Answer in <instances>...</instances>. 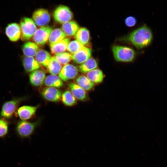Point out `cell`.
<instances>
[{
	"instance_id": "cell-1",
	"label": "cell",
	"mask_w": 167,
	"mask_h": 167,
	"mask_svg": "<svg viewBox=\"0 0 167 167\" xmlns=\"http://www.w3.org/2000/svg\"><path fill=\"white\" fill-rule=\"evenodd\" d=\"M152 39L151 29L144 25L133 31L122 40L130 43L137 48L141 49L149 45Z\"/></svg>"
},
{
	"instance_id": "cell-2",
	"label": "cell",
	"mask_w": 167,
	"mask_h": 167,
	"mask_svg": "<svg viewBox=\"0 0 167 167\" xmlns=\"http://www.w3.org/2000/svg\"><path fill=\"white\" fill-rule=\"evenodd\" d=\"M112 50L115 59L120 62H132L136 55L133 49L127 46L114 45L112 47Z\"/></svg>"
},
{
	"instance_id": "cell-3",
	"label": "cell",
	"mask_w": 167,
	"mask_h": 167,
	"mask_svg": "<svg viewBox=\"0 0 167 167\" xmlns=\"http://www.w3.org/2000/svg\"><path fill=\"white\" fill-rule=\"evenodd\" d=\"M39 124V121L30 122L25 120L19 121L15 126L16 133L21 139L30 138Z\"/></svg>"
},
{
	"instance_id": "cell-4",
	"label": "cell",
	"mask_w": 167,
	"mask_h": 167,
	"mask_svg": "<svg viewBox=\"0 0 167 167\" xmlns=\"http://www.w3.org/2000/svg\"><path fill=\"white\" fill-rule=\"evenodd\" d=\"M24 99L22 97L15 98L4 102L1 107L0 117L8 120L11 118L15 114L19 105Z\"/></svg>"
},
{
	"instance_id": "cell-5",
	"label": "cell",
	"mask_w": 167,
	"mask_h": 167,
	"mask_svg": "<svg viewBox=\"0 0 167 167\" xmlns=\"http://www.w3.org/2000/svg\"><path fill=\"white\" fill-rule=\"evenodd\" d=\"M20 26L21 38L24 41H28L33 37L37 29L36 25L33 19L28 17H24L21 19Z\"/></svg>"
},
{
	"instance_id": "cell-6",
	"label": "cell",
	"mask_w": 167,
	"mask_h": 167,
	"mask_svg": "<svg viewBox=\"0 0 167 167\" xmlns=\"http://www.w3.org/2000/svg\"><path fill=\"white\" fill-rule=\"evenodd\" d=\"M73 16V13L70 8L64 5H60L57 7L53 14L55 20L61 24L71 21Z\"/></svg>"
},
{
	"instance_id": "cell-7",
	"label": "cell",
	"mask_w": 167,
	"mask_h": 167,
	"mask_svg": "<svg viewBox=\"0 0 167 167\" xmlns=\"http://www.w3.org/2000/svg\"><path fill=\"white\" fill-rule=\"evenodd\" d=\"M52 28L49 26L40 27L37 29L32 39L34 43L37 45H43L49 40V35Z\"/></svg>"
},
{
	"instance_id": "cell-8",
	"label": "cell",
	"mask_w": 167,
	"mask_h": 167,
	"mask_svg": "<svg viewBox=\"0 0 167 167\" xmlns=\"http://www.w3.org/2000/svg\"><path fill=\"white\" fill-rule=\"evenodd\" d=\"M32 19L36 25L41 27L46 26L50 20V15L47 10L41 8L35 11L32 15Z\"/></svg>"
},
{
	"instance_id": "cell-9",
	"label": "cell",
	"mask_w": 167,
	"mask_h": 167,
	"mask_svg": "<svg viewBox=\"0 0 167 167\" xmlns=\"http://www.w3.org/2000/svg\"><path fill=\"white\" fill-rule=\"evenodd\" d=\"M62 94L59 89L52 87L45 88L41 91V95L44 99L52 102H59L61 99Z\"/></svg>"
},
{
	"instance_id": "cell-10",
	"label": "cell",
	"mask_w": 167,
	"mask_h": 167,
	"mask_svg": "<svg viewBox=\"0 0 167 167\" xmlns=\"http://www.w3.org/2000/svg\"><path fill=\"white\" fill-rule=\"evenodd\" d=\"M79 69L75 65L67 64L62 67L59 74V77L64 81L73 79L77 76Z\"/></svg>"
},
{
	"instance_id": "cell-11",
	"label": "cell",
	"mask_w": 167,
	"mask_h": 167,
	"mask_svg": "<svg viewBox=\"0 0 167 167\" xmlns=\"http://www.w3.org/2000/svg\"><path fill=\"white\" fill-rule=\"evenodd\" d=\"M5 33L11 41L13 42L17 41L21 36L20 25L16 23L8 24L5 28Z\"/></svg>"
},
{
	"instance_id": "cell-12",
	"label": "cell",
	"mask_w": 167,
	"mask_h": 167,
	"mask_svg": "<svg viewBox=\"0 0 167 167\" xmlns=\"http://www.w3.org/2000/svg\"><path fill=\"white\" fill-rule=\"evenodd\" d=\"M38 107V106L23 105L17 109L16 113L19 118L22 120L26 121L33 117Z\"/></svg>"
},
{
	"instance_id": "cell-13",
	"label": "cell",
	"mask_w": 167,
	"mask_h": 167,
	"mask_svg": "<svg viewBox=\"0 0 167 167\" xmlns=\"http://www.w3.org/2000/svg\"><path fill=\"white\" fill-rule=\"evenodd\" d=\"M68 86L70 91L76 99L84 101L88 99L89 97L87 91L75 83L71 82L69 83Z\"/></svg>"
},
{
	"instance_id": "cell-14",
	"label": "cell",
	"mask_w": 167,
	"mask_h": 167,
	"mask_svg": "<svg viewBox=\"0 0 167 167\" xmlns=\"http://www.w3.org/2000/svg\"><path fill=\"white\" fill-rule=\"evenodd\" d=\"M92 51L88 47H84L79 51L72 55V59L78 64H82L91 58Z\"/></svg>"
},
{
	"instance_id": "cell-15",
	"label": "cell",
	"mask_w": 167,
	"mask_h": 167,
	"mask_svg": "<svg viewBox=\"0 0 167 167\" xmlns=\"http://www.w3.org/2000/svg\"><path fill=\"white\" fill-rule=\"evenodd\" d=\"M45 78V72L41 69H38L31 72L29 76L30 83L36 87L42 85Z\"/></svg>"
},
{
	"instance_id": "cell-16",
	"label": "cell",
	"mask_w": 167,
	"mask_h": 167,
	"mask_svg": "<svg viewBox=\"0 0 167 167\" xmlns=\"http://www.w3.org/2000/svg\"><path fill=\"white\" fill-rule=\"evenodd\" d=\"M22 62L24 69L27 72H32L40 67V65L33 57L25 56Z\"/></svg>"
},
{
	"instance_id": "cell-17",
	"label": "cell",
	"mask_w": 167,
	"mask_h": 167,
	"mask_svg": "<svg viewBox=\"0 0 167 167\" xmlns=\"http://www.w3.org/2000/svg\"><path fill=\"white\" fill-rule=\"evenodd\" d=\"M79 28L78 24L74 20H71L62 24L61 27L66 35L68 36L75 35Z\"/></svg>"
},
{
	"instance_id": "cell-18",
	"label": "cell",
	"mask_w": 167,
	"mask_h": 167,
	"mask_svg": "<svg viewBox=\"0 0 167 167\" xmlns=\"http://www.w3.org/2000/svg\"><path fill=\"white\" fill-rule=\"evenodd\" d=\"M77 41L83 45H87L90 40V33L89 30L85 27L79 28L75 35Z\"/></svg>"
},
{
	"instance_id": "cell-19",
	"label": "cell",
	"mask_w": 167,
	"mask_h": 167,
	"mask_svg": "<svg viewBox=\"0 0 167 167\" xmlns=\"http://www.w3.org/2000/svg\"><path fill=\"white\" fill-rule=\"evenodd\" d=\"M75 83L86 91H90L94 89L95 84L84 75H80L76 78Z\"/></svg>"
},
{
	"instance_id": "cell-20",
	"label": "cell",
	"mask_w": 167,
	"mask_h": 167,
	"mask_svg": "<svg viewBox=\"0 0 167 167\" xmlns=\"http://www.w3.org/2000/svg\"><path fill=\"white\" fill-rule=\"evenodd\" d=\"M66 36L65 33L61 28H56L52 30L48 40L50 45L61 41L65 39Z\"/></svg>"
},
{
	"instance_id": "cell-21",
	"label": "cell",
	"mask_w": 167,
	"mask_h": 167,
	"mask_svg": "<svg viewBox=\"0 0 167 167\" xmlns=\"http://www.w3.org/2000/svg\"><path fill=\"white\" fill-rule=\"evenodd\" d=\"M98 63L95 58H91L80 64L79 66V70L83 74H87L89 71L97 68Z\"/></svg>"
},
{
	"instance_id": "cell-22",
	"label": "cell",
	"mask_w": 167,
	"mask_h": 167,
	"mask_svg": "<svg viewBox=\"0 0 167 167\" xmlns=\"http://www.w3.org/2000/svg\"><path fill=\"white\" fill-rule=\"evenodd\" d=\"M51 57L49 52L43 49H40L36 55L35 58L40 65L47 67Z\"/></svg>"
},
{
	"instance_id": "cell-23",
	"label": "cell",
	"mask_w": 167,
	"mask_h": 167,
	"mask_svg": "<svg viewBox=\"0 0 167 167\" xmlns=\"http://www.w3.org/2000/svg\"><path fill=\"white\" fill-rule=\"evenodd\" d=\"M39 47L34 42L28 41L24 44L22 50L25 56L33 57L35 56L39 50Z\"/></svg>"
},
{
	"instance_id": "cell-24",
	"label": "cell",
	"mask_w": 167,
	"mask_h": 167,
	"mask_svg": "<svg viewBox=\"0 0 167 167\" xmlns=\"http://www.w3.org/2000/svg\"><path fill=\"white\" fill-rule=\"evenodd\" d=\"M86 74L88 79L95 84L102 83L105 77L103 71L98 68L93 70Z\"/></svg>"
},
{
	"instance_id": "cell-25",
	"label": "cell",
	"mask_w": 167,
	"mask_h": 167,
	"mask_svg": "<svg viewBox=\"0 0 167 167\" xmlns=\"http://www.w3.org/2000/svg\"><path fill=\"white\" fill-rule=\"evenodd\" d=\"M70 42V39L68 38H66L58 43L50 45V47L51 53L55 55L65 52L67 49L68 45Z\"/></svg>"
},
{
	"instance_id": "cell-26",
	"label": "cell",
	"mask_w": 167,
	"mask_h": 167,
	"mask_svg": "<svg viewBox=\"0 0 167 167\" xmlns=\"http://www.w3.org/2000/svg\"><path fill=\"white\" fill-rule=\"evenodd\" d=\"M44 84L48 87L59 88L62 87L64 83L62 80L56 75H50L45 78Z\"/></svg>"
},
{
	"instance_id": "cell-27",
	"label": "cell",
	"mask_w": 167,
	"mask_h": 167,
	"mask_svg": "<svg viewBox=\"0 0 167 167\" xmlns=\"http://www.w3.org/2000/svg\"><path fill=\"white\" fill-rule=\"evenodd\" d=\"M46 67L48 72L51 75H54L59 74L62 68L61 64L58 61L54 56L51 57Z\"/></svg>"
},
{
	"instance_id": "cell-28",
	"label": "cell",
	"mask_w": 167,
	"mask_h": 167,
	"mask_svg": "<svg viewBox=\"0 0 167 167\" xmlns=\"http://www.w3.org/2000/svg\"><path fill=\"white\" fill-rule=\"evenodd\" d=\"M61 99L63 103L67 106H74L77 103L76 99L69 90H66L63 92Z\"/></svg>"
},
{
	"instance_id": "cell-29",
	"label": "cell",
	"mask_w": 167,
	"mask_h": 167,
	"mask_svg": "<svg viewBox=\"0 0 167 167\" xmlns=\"http://www.w3.org/2000/svg\"><path fill=\"white\" fill-rule=\"evenodd\" d=\"M54 57L61 65H64L67 64L72 60V55L67 52L56 54Z\"/></svg>"
},
{
	"instance_id": "cell-30",
	"label": "cell",
	"mask_w": 167,
	"mask_h": 167,
	"mask_svg": "<svg viewBox=\"0 0 167 167\" xmlns=\"http://www.w3.org/2000/svg\"><path fill=\"white\" fill-rule=\"evenodd\" d=\"M9 124L8 120L0 117V138H4L8 134Z\"/></svg>"
},
{
	"instance_id": "cell-31",
	"label": "cell",
	"mask_w": 167,
	"mask_h": 167,
	"mask_svg": "<svg viewBox=\"0 0 167 167\" xmlns=\"http://www.w3.org/2000/svg\"><path fill=\"white\" fill-rule=\"evenodd\" d=\"M84 47V45L77 40H73L69 43L67 50L73 54L79 51Z\"/></svg>"
},
{
	"instance_id": "cell-32",
	"label": "cell",
	"mask_w": 167,
	"mask_h": 167,
	"mask_svg": "<svg viewBox=\"0 0 167 167\" xmlns=\"http://www.w3.org/2000/svg\"><path fill=\"white\" fill-rule=\"evenodd\" d=\"M136 19L133 16H129L125 19V24L128 27H132L135 26L136 23Z\"/></svg>"
}]
</instances>
